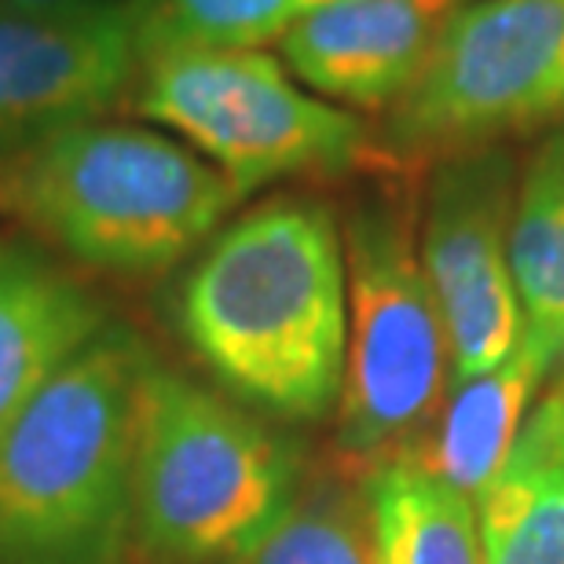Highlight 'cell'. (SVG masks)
I'll return each mask as SVG.
<instances>
[{
  "label": "cell",
  "mask_w": 564,
  "mask_h": 564,
  "mask_svg": "<svg viewBox=\"0 0 564 564\" xmlns=\"http://www.w3.org/2000/svg\"><path fill=\"white\" fill-rule=\"evenodd\" d=\"M176 319L198 359L257 411L319 422L345 381L341 224L308 195L246 209L187 268Z\"/></svg>",
  "instance_id": "cell-1"
},
{
  "label": "cell",
  "mask_w": 564,
  "mask_h": 564,
  "mask_svg": "<svg viewBox=\"0 0 564 564\" xmlns=\"http://www.w3.org/2000/svg\"><path fill=\"white\" fill-rule=\"evenodd\" d=\"M151 352L107 323L0 436V564H121Z\"/></svg>",
  "instance_id": "cell-2"
},
{
  "label": "cell",
  "mask_w": 564,
  "mask_h": 564,
  "mask_svg": "<svg viewBox=\"0 0 564 564\" xmlns=\"http://www.w3.org/2000/svg\"><path fill=\"white\" fill-rule=\"evenodd\" d=\"M239 202L187 143L126 121L96 118L0 158V213L110 275L180 264Z\"/></svg>",
  "instance_id": "cell-3"
},
{
  "label": "cell",
  "mask_w": 564,
  "mask_h": 564,
  "mask_svg": "<svg viewBox=\"0 0 564 564\" xmlns=\"http://www.w3.org/2000/svg\"><path fill=\"white\" fill-rule=\"evenodd\" d=\"M419 187L375 162V184L341 224L348 337L337 400V455L367 473L422 447L455 389L444 315L419 246Z\"/></svg>",
  "instance_id": "cell-4"
},
{
  "label": "cell",
  "mask_w": 564,
  "mask_h": 564,
  "mask_svg": "<svg viewBox=\"0 0 564 564\" xmlns=\"http://www.w3.org/2000/svg\"><path fill=\"white\" fill-rule=\"evenodd\" d=\"M297 455L213 389L151 359L137 400L132 524L169 564L242 554L297 499Z\"/></svg>",
  "instance_id": "cell-5"
},
{
  "label": "cell",
  "mask_w": 564,
  "mask_h": 564,
  "mask_svg": "<svg viewBox=\"0 0 564 564\" xmlns=\"http://www.w3.org/2000/svg\"><path fill=\"white\" fill-rule=\"evenodd\" d=\"M564 126V0H458L375 132L378 162L429 169Z\"/></svg>",
  "instance_id": "cell-6"
},
{
  "label": "cell",
  "mask_w": 564,
  "mask_h": 564,
  "mask_svg": "<svg viewBox=\"0 0 564 564\" xmlns=\"http://www.w3.org/2000/svg\"><path fill=\"white\" fill-rule=\"evenodd\" d=\"M129 107L176 132L239 198L290 176L375 165V129L308 93L272 52L140 55Z\"/></svg>",
  "instance_id": "cell-7"
},
{
  "label": "cell",
  "mask_w": 564,
  "mask_h": 564,
  "mask_svg": "<svg viewBox=\"0 0 564 564\" xmlns=\"http://www.w3.org/2000/svg\"><path fill=\"white\" fill-rule=\"evenodd\" d=\"M517 173L521 158L510 147H480L429 165L419 246L444 315L455 386L488 375L524 337L510 275Z\"/></svg>",
  "instance_id": "cell-8"
},
{
  "label": "cell",
  "mask_w": 564,
  "mask_h": 564,
  "mask_svg": "<svg viewBox=\"0 0 564 564\" xmlns=\"http://www.w3.org/2000/svg\"><path fill=\"white\" fill-rule=\"evenodd\" d=\"M147 4L82 11L0 4V158L104 118L129 99Z\"/></svg>",
  "instance_id": "cell-9"
},
{
  "label": "cell",
  "mask_w": 564,
  "mask_h": 564,
  "mask_svg": "<svg viewBox=\"0 0 564 564\" xmlns=\"http://www.w3.org/2000/svg\"><path fill=\"white\" fill-rule=\"evenodd\" d=\"M458 0H330L275 48L308 93L352 115H386L408 93Z\"/></svg>",
  "instance_id": "cell-10"
},
{
  "label": "cell",
  "mask_w": 564,
  "mask_h": 564,
  "mask_svg": "<svg viewBox=\"0 0 564 564\" xmlns=\"http://www.w3.org/2000/svg\"><path fill=\"white\" fill-rule=\"evenodd\" d=\"M561 375L564 359L524 330L521 345L499 367L451 389L433 433L403 462H419L473 499L510 458L517 436Z\"/></svg>",
  "instance_id": "cell-11"
},
{
  "label": "cell",
  "mask_w": 564,
  "mask_h": 564,
  "mask_svg": "<svg viewBox=\"0 0 564 564\" xmlns=\"http://www.w3.org/2000/svg\"><path fill=\"white\" fill-rule=\"evenodd\" d=\"M104 326L107 308L77 279L33 253H0V436Z\"/></svg>",
  "instance_id": "cell-12"
},
{
  "label": "cell",
  "mask_w": 564,
  "mask_h": 564,
  "mask_svg": "<svg viewBox=\"0 0 564 564\" xmlns=\"http://www.w3.org/2000/svg\"><path fill=\"white\" fill-rule=\"evenodd\" d=\"M473 506L484 564H564V436L550 397Z\"/></svg>",
  "instance_id": "cell-13"
},
{
  "label": "cell",
  "mask_w": 564,
  "mask_h": 564,
  "mask_svg": "<svg viewBox=\"0 0 564 564\" xmlns=\"http://www.w3.org/2000/svg\"><path fill=\"white\" fill-rule=\"evenodd\" d=\"M375 564H484L477 506L419 462H386L364 488Z\"/></svg>",
  "instance_id": "cell-14"
},
{
  "label": "cell",
  "mask_w": 564,
  "mask_h": 564,
  "mask_svg": "<svg viewBox=\"0 0 564 564\" xmlns=\"http://www.w3.org/2000/svg\"><path fill=\"white\" fill-rule=\"evenodd\" d=\"M510 275L524 330L564 359V126L539 137L517 173Z\"/></svg>",
  "instance_id": "cell-15"
},
{
  "label": "cell",
  "mask_w": 564,
  "mask_h": 564,
  "mask_svg": "<svg viewBox=\"0 0 564 564\" xmlns=\"http://www.w3.org/2000/svg\"><path fill=\"white\" fill-rule=\"evenodd\" d=\"M330 0H151L140 55L151 52H264Z\"/></svg>",
  "instance_id": "cell-16"
},
{
  "label": "cell",
  "mask_w": 564,
  "mask_h": 564,
  "mask_svg": "<svg viewBox=\"0 0 564 564\" xmlns=\"http://www.w3.org/2000/svg\"><path fill=\"white\" fill-rule=\"evenodd\" d=\"M228 564H375L367 506L337 488H315Z\"/></svg>",
  "instance_id": "cell-17"
},
{
  "label": "cell",
  "mask_w": 564,
  "mask_h": 564,
  "mask_svg": "<svg viewBox=\"0 0 564 564\" xmlns=\"http://www.w3.org/2000/svg\"><path fill=\"white\" fill-rule=\"evenodd\" d=\"M11 8H30V11H82V8H121V4H140V0H0Z\"/></svg>",
  "instance_id": "cell-18"
},
{
  "label": "cell",
  "mask_w": 564,
  "mask_h": 564,
  "mask_svg": "<svg viewBox=\"0 0 564 564\" xmlns=\"http://www.w3.org/2000/svg\"><path fill=\"white\" fill-rule=\"evenodd\" d=\"M550 403H554V414H557V429H561V436H564V375L557 378V386L546 392Z\"/></svg>",
  "instance_id": "cell-19"
}]
</instances>
